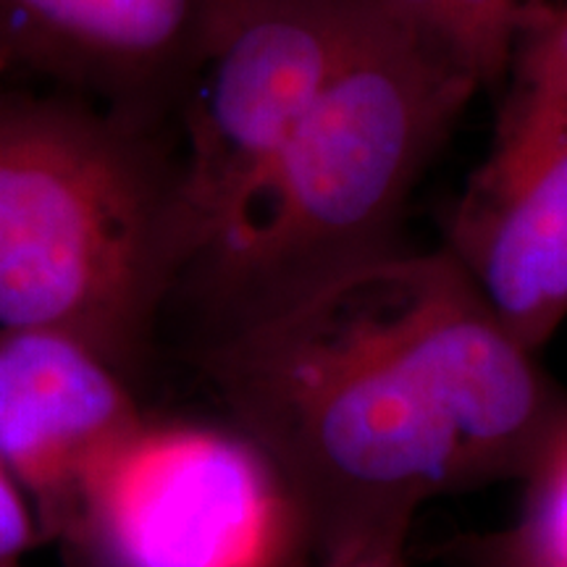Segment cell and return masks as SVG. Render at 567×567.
I'll return each instance as SVG.
<instances>
[{
  "label": "cell",
  "mask_w": 567,
  "mask_h": 567,
  "mask_svg": "<svg viewBox=\"0 0 567 567\" xmlns=\"http://www.w3.org/2000/svg\"><path fill=\"white\" fill-rule=\"evenodd\" d=\"M442 250H392L213 321L203 371L318 555L408 542L446 494L526 478L567 394Z\"/></svg>",
  "instance_id": "obj_1"
},
{
  "label": "cell",
  "mask_w": 567,
  "mask_h": 567,
  "mask_svg": "<svg viewBox=\"0 0 567 567\" xmlns=\"http://www.w3.org/2000/svg\"><path fill=\"white\" fill-rule=\"evenodd\" d=\"M187 255L174 126L0 87V329L74 337L132 379Z\"/></svg>",
  "instance_id": "obj_2"
},
{
  "label": "cell",
  "mask_w": 567,
  "mask_h": 567,
  "mask_svg": "<svg viewBox=\"0 0 567 567\" xmlns=\"http://www.w3.org/2000/svg\"><path fill=\"white\" fill-rule=\"evenodd\" d=\"M478 84L381 19L184 271L213 321L396 247L410 195Z\"/></svg>",
  "instance_id": "obj_3"
},
{
  "label": "cell",
  "mask_w": 567,
  "mask_h": 567,
  "mask_svg": "<svg viewBox=\"0 0 567 567\" xmlns=\"http://www.w3.org/2000/svg\"><path fill=\"white\" fill-rule=\"evenodd\" d=\"M61 544L90 567H297L310 547L250 439L147 415L92 467Z\"/></svg>",
  "instance_id": "obj_4"
},
{
  "label": "cell",
  "mask_w": 567,
  "mask_h": 567,
  "mask_svg": "<svg viewBox=\"0 0 567 567\" xmlns=\"http://www.w3.org/2000/svg\"><path fill=\"white\" fill-rule=\"evenodd\" d=\"M375 21L371 0H231L174 118L187 266Z\"/></svg>",
  "instance_id": "obj_5"
},
{
  "label": "cell",
  "mask_w": 567,
  "mask_h": 567,
  "mask_svg": "<svg viewBox=\"0 0 567 567\" xmlns=\"http://www.w3.org/2000/svg\"><path fill=\"white\" fill-rule=\"evenodd\" d=\"M505 329L538 352L567 318V109L507 84L484 161L439 247Z\"/></svg>",
  "instance_id": "obj_6"
},
{
  "label": "cell",
  "mask_w": 567,
  "mask_h": 567,
  "mask_svg": "<svg viewBox=\"0 0 567 567\" xmlns=\"http://www.w3.org/2000/svg\"><path fill=\"white\" fill-rule=\"evenodd\" d=\"M231 0H0V87L69 92L147 126L176 111Z\"/></svg>",
  "instance_id": "obj_7"
},
{
  "label": "cell",
  "mask_w": 567,
  "mask_h": 567,
  "mask_svg": "<svg viewBox=\"0 0 567 567\" xmlns=\"http://www.w3.org/2000/svg\"><path fill=\"white\" fill-rule=\"evenodd\" d=\"M142 415L130 375L80 339L0 329V457L45 542L61 544L92 467Z\"/></svg>",
  "instance_id": "obj_8"
},
{
  "label": "cell",
  "mask_w": 567,
  "mask_h": 567,
  "mask_svg": "<svg viewBox=\"0 0 567 567\" xmlns=\"http://www.w3.org/2000/svg\"><path fill=\"white\" fill-rule=\"evenodd\" d=\"M396 32L463 71L478 90H499L523 24L526 0H371Z\"/></svg>",
  "instance_id": "obj_9"
},
{
  "label": "cell",
  "mask_w": 567,
  "mask_h": 567,
  "mask_svg": "<svg viewBox=\"0 0 567 567\" xmlns=\"http://www.w3.org/2000/svg\"><path fill=\"white\" fill-rule=\"evenodd\" d=\"M515 523L481 547L484 567H567V425L526 478Z\"/></svg>",
  "instance_id": "obj_10"
},
{
  "label": "cell",
  "mask_w": 567,
  "mask_h": 567,
  "mask_svg": "<svg viewBox=\"0 0 567 567\" xmlns=\"http://www.w3.org/2000/svg\"><path fill=\"white\" fill-rule=\"evenodd\" d=\"M505 84L538 92L567 109V0H526Z\"/></svg>",
  "instance_id": "obj_11"
},
{
  "label": "cell",
  "mask_w": 567,
  "mask_h": 567,
  "mask_svg": "<svg viewBox=\"0 0 567 567\" xmlns=\"http://www.w3.org/2000/svg\"><path fill=\"white\" fill-rule=\"evenodd\" d=\"M42 542L32 502L0 457V567H27Z\"/></svg>",
  "instance_id": "obj_12"
},
{
  "label": "cell",
  "mask_w": 567,
  "mask_h": 567,
  "mask_svg": "<svg viewBox=\"0 0 567 567\" xmlns=\"http://www.w3.org/2000/svg\"><path fill=\"white\" fill-rule=\"evenodd\" d=\"M408 542H368L321 557V567H405Z\"/></svg>",
  "instance_id": "obj_13"
}]
</instances>
